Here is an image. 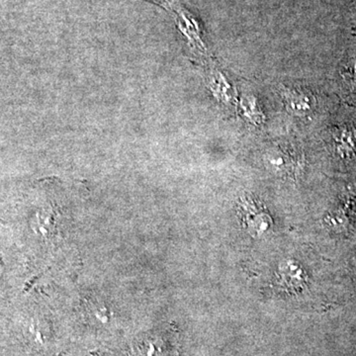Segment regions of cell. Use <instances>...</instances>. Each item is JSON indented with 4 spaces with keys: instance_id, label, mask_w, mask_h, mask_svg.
Here are the masks:
<instances>
[{
    "instance_id": "obj_1",
    "label": "cell",
    "mask_w": 356,
    "mask_h": 356,
    "mask_svg": "<svg viewBox=\"0 0 356 356\" xmlns=\"http://www.w3.org/2000/svg\"><path fill=\"white\" fill-rule=\"evenodd\" d=\"M238 213L243 227L252 236H263L272 227V219L265 207L250 195H245L238 201Z\"/></svg>"
},
{
    "instance_id": "obj_2",
    "label": "cell",
    "mask_w": 356,
    "mask_h": 356,
    "mask_svg": "<svg viewBox=\"0 0 356 356\" xmlns=\"http://www.w3.org/2000/svg\"><path fill=\"white\" fill-rule=\"evenodd\" d=\"M266 167L284 176H293L300 169L299 153L289 144H278L264 156Z\"/></svg>"
},
{
    "instance_id": "obj_3",
    "label": "cell",
    "mask_w": 356,
    "mask_h": 356,
    "mask_svg": "<svg viewBox=\"0 0 356 356\" xmlns=\"http://www.w3.org/2000/svg\"><path fill=\"white\" fill-rule=\"evenodd\" d=\"M285 108L292 116L308 118L314 113L317 100L313 94L299 87L280 86L278 88Z\"/></svg>"
},
{
    "instance_id": "obj_4",
    "label": "cell",
    "mask_w": 356,
    "mask_h": 356,
    "mask_svg": "<svg viewBox=\"0 0 356 356\" xmlns=\"http://www.w3.org/2000/svg\"><path fill=\"white\" fill-rule=\"evenodd\" d=\"M335 151L344 158H349L355 155L356 132L355 129L342 127L337 129L332 134Z\"/></svg>"
},
{
    "instance_id": "obj_5",
    "label": "cell",
    "mask_w": 356,
    "mask_h": 356,
    "mask_svg": "<svg viewBox=\"0 0 356 356\" xmlns=\"http://www.w3.org/2000/svg\"><path fill=\"white\" fill-rule=\"evenodd\" d=\"M240 109L245 120L256 127H261L265 121L261 104L252 94H243L240 100Z\"/></svg>"
},
{
    "instance_id": "obj_6",
    "label": "cell",
    "mask_w": 356,
    "mask_h": 356,
    "mask_svg": "<svg viewBox=\"0 0 356 356\" xmlns=\"http://www.w3.org/2000/svg\"><path fill=\"white\" fill-rule=\"evenodd\" d=\"M209 87L213 95L224 104H232L234 100V93L232 86L227 77L218 71H212L209 75Z\"/></svg>"
},
{
    "instance_id": "obj_7",
    "label": "cell",
    "mask_w": 356,
    "mask_h": 356,
    "mask_svg": "<svg viewBox=\"0 0 356 356\" xmlns=\"http://www.w3.org/2000/svg\"><path fill=\"white\" fill-rule=\"evenodd\" d=\"M346 75L350 82L356 84V53L348 59L346 66Z\"/></svg>"
}]
</instances>
